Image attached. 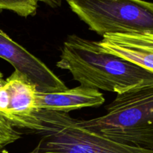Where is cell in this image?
Instances as JSON below:
<instances>
[{
    "label": "cell",
    "instance_id": "7c38bea8",
    "mask_svg": "<svg viewBox=\"0 0 153 153\" xmlns=\"http://www.w3.org/2000/svg\"><path fill=\"white\" fill-rule=\"evenodd\" d=\"M37 1H41L51 7H57L61 5V3L64 0H37Z\"/></svg>",
    "mask_w": 153,
    "mask_h": 153
},
{
    "label": "cell",
    "instance_id": "8fae6325",
    "mask_svg": "<svg viewBox=\"0 0 153 153\" xmlns=\"http://www.w3.org/2000/svg\"><path fill=\"white\" fill-rule=\"evenodd\" d=\"M4 79L3 74L0 72V87L4 84ZM22 133L19 132L0 115V150L10 143H14L21 137Z\"/></svg>",
    "mask_w": 153,
    "mask_h": 153
},
{
    "label": "cell",
    "instance_id": "277c9868",
    "mask_svg": "<svg viewBox=\"0 0 153 153\" xmlns=\"http://www.w3.org/2000/svg\"><path fill=\"white\" fill-rule=\"evenodd\" d=\"M90 30L107 34H153V2L144 0H65Z\"/></svg>",
    "mask_w": 153,
    "mask_h": 153
},
{
    "label": "cell",
    "instance_id": "9c48e42d",
    "mask_svg": "<svg viewBox=\"0 0 153 153\" xmlns=\"http://www.w3.org/2000/svg\"><path fill=\"white\" fill-rule=\"evenodd\" d=\"M114 40L126 45L135 46L153 53V34L128 33V34H107Z\"/></svg>",
    "mask_w": 153,
    "mask_h": 153
},
{
    "label": "cell",
    "instance_id": "5b68a950",
    "mask_svg": "<svg viewBox=\"0 0 153 153\" xmlns=\"http://www.w3.org/2000/svg\"><path fill=\"white\" fill-rule=\"evenodd\" d=\"M37 93L36 85L15 70L0 87V115L14 128L37 134L42 127L36 105Z\"/></svg>",
    "mask_w": 153,
    "mask_h": 153
},
{
    "label": "cell",
    "instance_id": "30bf717a",
    "mask_svg": "<svg viewBox=\"0 0 153 153\" xmlns=\"http://www.w3.org/2000/svg\"><path fill=\"white\" fill-rule=\"evenodd\" d=\"M37 6V0H0V11L10 10L22 17L35 15Z\"/></svg>",
    "mask_w": 153,
    "mask_h": 153
},
{
    "label": "cell",
    "instance_id": "ba28073f",
    "mask_svg": "<svg viewBox=\"0 0 153 153\" xmlns=\"http://www.w3.org/2000/svg\"><path fill=\"white\" fill-rule=\"evenodd\" d=\"M101 49L105 52L122 58L153 73V53L149 51L124 44L105 35L101 41H98Z\"/></svg>",
    "mask_w": 153,
    "mask_h": 153
},
{
    "label": "cell",
    "instance_id": "3957f363",
    "mask_svg": "<svg viewBox=\"0 0 153 153\" xmlns=\"http://www.w3.org/2000/svg\"><path fill=\"white\" fill-rule=\"evenodd\" d=\"M41 138L28 153H153V150L126 146L85 128L67 113L39 110Z\"/></svg>",
    "mask_w": 153,
    "mask_h": 153
},
{
    "label": "cell",
    "instance_id": "8992f818",
    "mask_svg": "<svg viewBox=\"0 0 153 153\" xmlns=\"http://www.w3.org/2000/svg\"><path fill=\"white\" fill-rule=\"evenodd\" d=\"M0 58L10 63L15 70L27 76L39 93L67 89L65 84L39 58L30 53L0 29Z\"/></svg>",
    "mask_w": 153,
    "mask_h": 153
},
{
    "label": "cell",
    "instance_id": "52a82bcc",
    "mask_svg": "<svg viewBox=\"0 0 153 153\" xmlns=\"http://www.w3.org/2000/svg\"><path fill=\"white\" fill-rule=\"evenodd\" d=\"M104 102L105 98L100 91L82 85L61 91L38 92L36 97V105L38 110L64 113L85 108L98 107Z\"/></svg>",
    "mask_w": 153,
    "mask_h": 153
},
{
    "label": "cell",
    "instance_id": "6da1fadb",
    "mask_svg": "<svg viewBox=\"0 0 153 153\" xmlns=\"http://www.w3.org/2000/svg\"><path fill=\"white\" fill-rule=\"evenodd\" d=\"M57 67L68 70L82 86L121 94L153 81V73L101 49L98 41L70 35L64 41Z\"/></svg>",
    "mask_w": 153,
    "mask_h": 153
},
{
    "label": "cell",
    "instance_id": "7a4b0ae2",
    "mask_svg": "<svg viewBox=\"0 0 153 153\" xmlns=\"http://www.w3.org/2000/svg\"><path fill=\"white\" fill-rule=\"evenodd\" d=\"M106 114L83 120L91 131L126 146L153 150V81L117 94Z\"/></svg>",
    "mask_w": 153,
    "mask_h": 153
}]
</instances>
